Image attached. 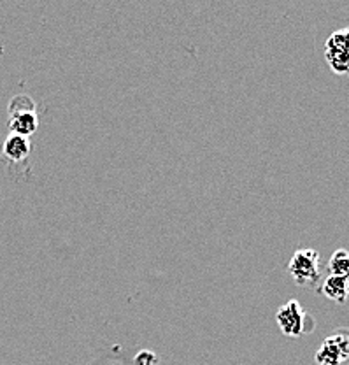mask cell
I'll use <instances>...</instances> for the list:
<instances>
[{"mask_svg": "<svg viewBox=\"0 0 349 365\" xmlns=\"http://www.w3.org/2000/svg\"><path fill=\"white\" fill-rule=\"evenodd\" d=\"M281 332L288 337H298L314 329V319L303 311L298 300H290L281 306L276 314Z\"/></svg>", "mask_w": 349, "mask_h": 365, "instance_id": "obj_1", "label": "cell"}, {"mask_svg": "<svg viewBox=\"0 0 349 365\" xmlns=\"http://www.w3.org/2000/svg\"><path fill=\"white\" fill-rule=\"evenodd\" d=\"M288 271L293 276L295 283L301 287L314 284L321 277L320 253L314 250H298L291 257Z\"/></svg>", "mask_w": 349, "mask_h": 365, "instance_id": "obj_2", "label": "cell"}, {"mask_svg": "<svg viewBox=\"0 0 349 365\" xmlns=\"http://www.w3.org/2000/svg\"><path fill=\"white\" fill-rule=\"evenodd\" d=\"M349 356V336L346 329H339L325 339L316 353L320 365H340Z\"/></svg>", "mask_w": 349, "mask_h": 365, "instance_id": "obj_3", "label": "cell"}, {"mask_svg": "<svg viewBox=\"0 0 349 365\" xmlns=\"http://www.w3.org/2000/svg\"><path fill=\"white\" fill-rule=\"evenodd\" d=\"M325 56L328 66L335 74H346L348 72V29L337 30L326 39Z\"/></svg>", "mask_w": 349, "mask_h": 365, "instance_id": "obj_4", "label": "cell"}, {"mask_svg": "<svg viewBox=\"0 0 349 365\" xmlns=\"http://www.w3.org/2000/svg\"><path fill=\"white\" fill-rule=\"evenodd\" d=\"M2 153L9 162H21V160H25L30 153L28 137L9 134L7 139L4 140Z\"/></svg>", "mask_w": 349, "mask_h": 365, "instance_id": "obj_5", "label": "cell"}, {"mask_svg": "<svg viewBox=\"0 0 349 365\" xmlns=\"http://www.w3.org/2000/svg\"><path fill=\"white\" fill-rule=\"evenodd\" d=\"M39 127V118L36 113H21L14 114L9 120V130L11 134H16L21 137L32 135Z\"/></svg>", "mask_w": 349, "mask_h": 365, "instance_id": "obj_6", "label": "cell"}, {"mask_svg": "<svg viewBox=\"0 0 349 365\" xmlns=\"http://www.w3.org/2000/svg\"><path fill=\"white\" fill-rule=\"evenodd\" d=\"M323 294L328 297L330 300L343 304L346 300V277L340 276H328L323 283Z\"/></svg>", "mask_w": 349, "mask_h": 365, "instance_id": "obj_7", "label": "cell"}, {"mask_svg": "<svg viewBox=\"0 0 349 365\" xmlns=\"http://www.w3.org/2000/svg\"><path fill=\"white\" fill-rule=\"evenodd\" d=\"M330 276L348 277L349 274V253L346 250H337L328 260Z\"/></svg>", "mask_w": 349, "mask_h": 365, "instance_id": "obj_8", "label": "cell"}, {"mask_svg": "<svg viewBox=\"0 0 349 365\" xmlns=\"http://www.w3.org/2000/svg\"><path fill=\"white\" fill-rule=\"evenodd\" d=\"M7 109H9L11 116L21 113H36V104H33V101L28 95H16V97H13V101L9 102V108Z\"/></svg>", "mask_w": 349, "mask_h": 365, "instance_id": "obj_9", "label": "cell"}, {"mask_svg": "<svg viewBox=\"0 0 349 365\" xmlns=\"http://www.w3.org/2000/svg\"><path fill=\"white\" fill-rule=\"evenodd\" d=\"M158 362V359H157V355H155V353H151V351H140L137 356H135L134 359V364L135 365H155Z\"/></svg>", "mask_w": 349, "mask_h": 365, "instance_id": "obj_10", "label": "cell"}]
</instances>
